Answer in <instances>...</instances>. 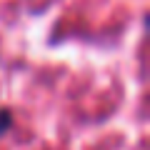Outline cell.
I'll list each match as a JSON object with an SVG mask.
<instances>
[{"label": "cell", "instance_id": "obj_1", "mask_svg": "<svg viewBox=\"0 0 150 150\" xmlns=\"http://www.w3.org/2000/svg\"><path fill=\"white\" fill-rule=\"evenodd\" d=\"M10 125H13V112L3 108V110H0V135L5 133V130L10 128Z\"/></svg>", "mask_w": 150, "mask_h": 150}]
</instances>
